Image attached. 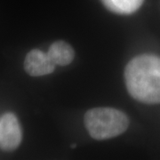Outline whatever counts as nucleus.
Masks as SVG:
<instances>
[{"instance_id": "obj_4", "label": "nucleus", "mask_w": 160, "mask_h": 160, "mask_svg": "<svg viewBox=\"0 0 160 160\" xmlns=\"http://www.w3.org/2000/svg\"><path fill=\"white\" fill-rule=\"evenodd\" d=\"M23 67L25 71L31 77H41L51 74L55 69L47 52H44L39 49L29 51L24 60Z\"/></svg>"}, {"instance_id": "obj_3", "label": "nucleus", "mask_w": 160, "mask_h": 160, "mask_svg": "<svg viewBox=\"0 0 160 160\" xmlns=\"http://www.w3.org/2000/svg\"><path fill=\"white\" fill-rule=\"evenodd\" d=\"M22 140V127L17 117L6 112L0 117V149L12 151L20 146Z\"/></svg>"}, {"instance_id": "obj_1", "label": "nucleus", "mask_w": 160, "mask_h": 160, "mask_svg": "<svg viewBox=\"0 0 160 160\" xmlns=\"http://www.w3.org/2000/svg\"><path fill=\"white\" fill-rule=\"evenodd\" d=\"M127 91L138 102L160 103V56L144 53L130 61L125 69Z\"/></svg>"}, {"instance_id": "obj_5", "label": "nucleus", "mask_w": 160, "mask_h": 160, "mask_svg": "<svg viewBox=\"0 0 160 160\" xmlns=\"http://www.w3.org/2000/svg\"><path fill=\"white\" fill-rule=\"evenodd\" d=\"M47 55L55 66H67L72 62L75 52L73 48L68 43L64 41H56L50 46Z\"/></svg>"}, {"instance_id": "obj_6", "label": "nucleus", "mask_w": 160, "mask_h": 160, "mask_svg": "<svg viewBox=\"0 0 160 160\" xmlns=\"http://www.w3.org/2000/svg\"><path fill=\"white\" fill-rule=\"evenodd\" d=\"M107 9L118 14H132L142 6L144 0H102Z\"/></svg>"}, {"instance_id": "obj_2", "label": "nucleus", "mask_w": 160, "mask_h": 160, "mask_svg": "<svg viewBox=\"0 0 160 160\" xmlns=\"http://www.w3.org/2000/svg\"><path fill=\"white\" fill-rule=\"evenodd\" d=\"M86 129L95 140H107L125 132L129 119L124 112L113 108H93L85 115Z\"/></svg>"}]
</instances>
